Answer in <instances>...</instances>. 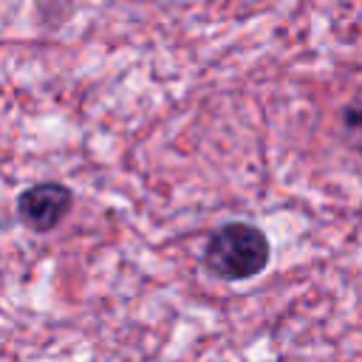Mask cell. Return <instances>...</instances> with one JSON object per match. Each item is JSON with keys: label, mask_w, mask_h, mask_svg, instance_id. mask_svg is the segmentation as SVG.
<instances>
[{"label": "cell", "mask_w": 362, "mask_h": 362, "mask_svg": "<svg viewBox=\"0 0 362 362\" xmlns=\"http://www.w3.org/2000/svg\"><path fill=\"white\" fill-rule=\"evenodd\" d=\"M269 263V238L252 223H223L204 246V266L221 280H249Z\"/></svg>", "instance_id": "1"}, {"label": "cell", "mask_w": 362, "mask_h": 362, "mask_svg": "<svg viewBox=\"0 0 362 362\" xmlns=\"http://www.w3.org/2000/svg\"><path fill=\"white\" fill-rule=\"evenodd\" d=\"M68 209H71V189L57 181L34 184L17 198V215L34 232L54 229L68 215Z\"/></svg>", "instance_id": "2"}, {"label": "cell", "mask_w": 362, "mask_h": 362, "mask_svg": "<svg viewBox=\"0 0 362 362\" xmlns=\"http://www.w3.org/2000/svg\"><path fill=\"white\" fill-rule=\"evenodd\" d=\"M339 130H342V141L362 156V88L351 96V102L342 107L339 116Z\"/></svg>", "instance_id": "3"}]
</instances>
